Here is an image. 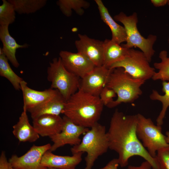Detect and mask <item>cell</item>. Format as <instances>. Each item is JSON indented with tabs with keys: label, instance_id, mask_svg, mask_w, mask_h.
Returning a JSON list of instances; mask_svg holds the SVG:
<instances>
[{
	"label": "cell",
	"instance_id": "obj_38",
	"mask_svg": "<svg viewBox=\"0 0 169 169\" xmlns=\"http://www.w3.org/2000/svg\"></svg>",
	"mask_w": 169,
	"mask_h": 169
},
{
	"label": "cell",
	"instance_id": "obj_16",
	"mask_svg": "<svg viewBox=\"0 0 169 169\" xmlns=\"http://www.w3.org/2000/svg\"><path fill=\"white\" fill-rule=\"evenodd\" d=\"M63 124L60 115H43L33 119V125L38 134L42 137L54 135L61 131Z\"/></svg>",
	"mask_w": 169,
	"mask_h": 169
},
{
	"label": "cell",
	"instance_id": "obj_10",
	"mask_svg": "<svg viewBox=\"0 0 169 169\" xmlns=\"http://www.w3.org/2000/svg\"><path fill=\"white\" fill-rule=\"evenodd\" d=\"M51 146L49 143L40 146L34 145L22 156L13 155L8 161L14 169H48L41 162L43 155Z\"/></svg>",
	"mask_w": 169,
	"mask_h": 169
},
{
	"label": "cell",
	"instance_id": "obj_5",
	"mask_svg": "<svg viewBox=\"0 0 169 169\" xmlns=\"http://www.w3.org/2000/svg\"><path fill=\"white\" fill-rule=\"evenodd\" d=\"M114 18L115 21L123 24L126 31V43L121 46L128 49L134 47L138 48L150 62L155 52L153 46L156 40V36L150 34L147 38H145L141 35L137 27L138 19L136 13L127 16L123 12H121L115 15Z\"/></svg>",
	"mask_w": 169,
	"mask_h": 169
},
{
	"label": "cell",
	"instance_id": "obj_11",
	"mask_svg": "<svg viewBox=\"0 0 169 169\" xmlns=\"http://www.w3.org/2000/svg\"><path fill=\"white\" fill-rule=\"evenodd\" d=\"M112 69L103 65L95 66L80 80L79 89L93 95L99 96L106 85Z\"/></svg>",
	"mask_w": 169,
	"mask_h": 169
},
{
	"label": "cell",
	"instance_id": "obj_8",
	"mask_svg": "<svg viewBox=\"0 0 169 169\" xmlns=\"http://www.w3.org/2000/svg\"><path fill=\"white\" fill-rule=\"evenodd\" d=\"M146 57L141 51L129 49L128 53L123 59L112 64L109 69L123 68L133 78L145 81L152 77L155 73Z\"/></svg>",
	"mask_w": 169,
	"mask_h": 169
},
{
	"label": "cell",
	"instance_id": "obj_30",
	"mask_svg": "<svg viewBox=\"0 0 169 169\" xmlns=\"http://www.w3.org/2000/svg\"><path fill=\"white\" fill-rule=\"evenodd\" d=\"M11 164L7 160L5 152H2L0 156V169H13Z\"/></svg>",
	"mask_w": 169,
	"mask_h": 169
},
{
	"label": "cell",
	"instance_id": "obj_15",
	"mask_svg": "<svg viewBox=\"0 0 169 169\" xmlns=\"http://www.w3.org/2000/svg\"><path fill=\"white\" fill-rule=\"evenodd\" d=\"M23 98V109L27 111L36 106L49 99L59 93L57 90L51 88L43 91L30 88L23 80L21 84Z\"/></svg>",
	"mask_w": 169,
	"mask_h": 169
},
{
	"label": "cell",
	"instance_id": "obj_28",
	"mask_svg": "<svg viewBox=\"0 0 169 169\" xmlns=\"http://www.w3.org/2000/svg\"><path fill=\"white\" fill-rule=\"evenodd\" d=\"M156 158L160 169H169V146L160 149Z\"/></svg>",
	"mask_w": 169,
	"mask_h": 169
},
{
	"label": "cell",
	"instance_id": "obj_2",
	"mask_svg": "<svg viewBox=\"0 0 169 169\" xmlns=\"http://www.w3.org/2000/svg\"><path fill=\"white\" fill-rule=\"evenodd\" d=\"M104 106L99 96L79 89L66 101L62 114L75 124L90 128L99 120Z\"/></svg>",
	"mask_w": 169,
	"mask_h": 169
},
{
	"label": "cell",
	"instance_id": "obj_37",
	"mask_svg": "<svg viewBox=\"0 0 169 169\" xmlns=\"http://www.w3.org/2000/svg\"><path fill=\"white\" fill-rule=\"evenodd\" d=\"M168 43H169V38L168 39Z\"/></svg>",
	"mask_w": 169,
	"mask_h": 169
},
{
	"label": "cell",
	"instance_id": "obj_29",
	"mask_svg": "<svg viewBox=\"0 0 169 169\" xmlns=\"http://www.w3.org/2000/svg\"><path fill=\"white\" fill-rule=\"evenodd\" d=\"M116 95V94L113 90L105 86L101 91L99 96L104 105L107 106L114 100L113 98Z\"/></svg>",
	"mask_w": 169,
	"mask_h": 169
},
{
	"label": "cell",
	"instance_id": "obj_21",
	"mask_svg": "<svg viewBox=\"0 0 169 169\" xmlns=\"http://www.w3.org/2000/svg\"><path fill=\"white\" fill-rule=\"evenodd\" d=\"M104 42V60L103 65L109 69L113 64L125 58L129 49L123 47L111 39H105Z\"/></svg>",
	"mask_w": 169,
	"mask_h": 169
},
{
	"label": "cell",
	"instance_id": "obj_6",
	"mask_svg": "<svg viewBox=\"0 0 169 169\" xmlns=\"http://www.w3.org/2000/svg\"><path fill=\"white\" fill-rule=\"evenodd\" d=\"M47 73L50 88L57 90L66 101L79 89L80 78L66 69L59 57L50 62Z\"/></svg>",
	"mask_w": 169,
	"mask_h": 169
},
{
	"label": "cell",
	"instance_id": "obj_3",
	"mask_svg": "<svg viewBox=\"0 0 169 169\" xmlns=\"http://www.w3.org/2000/svg\"><path fill=\"white\" fill-rule=\"evenodd\" d=\"M145 82L133 78L122 68L112 69L106 86L113 90L117 97L107 107L113 108L122 103L134 102L142 94L141 87Z\"/></svg>",
	"mask_w": 169,
	"mask_h": 169
},
{
	"label": "cell",
	"instance_id": "obj_17",
	"mask_svg": "<svg viewBox=\"0 0 169 169\" xmlns=\"http://www.w3.org/2000/svg\"><path fill=\"white\" fill-rule=\"evenodd\" d=\"M66 101L59 93L28 110L32 119L46 115H59L64 108Z\"/></svg>",
	"mask_w": 169,
	"mask_h": 169
},
{
	"label": "cell",
	"instance_id": "obj_9",
	"mask_svg": "<svg viewBox=\"0 0 169 169\" xmlns=\"http://www.w3.org/2000/svg\"><path fill=\"white\" fill-rule=\"evenodd\" d=\"M63 119V126L60 132L49 137L53 143L49 150L51 152L67 144L73 146L78 145L81 141L80 136L89 130V128L75 124L64 115Z\"/></svg>",
	"mask_w": 169,
	"mask_h": 169
},
{
	"label": "cell",
	"instance_id": "obj_32",
	"mask_svg": "<svg viewBox=\"0 0 169 169\" xmlns=\"http://www.w3.org/2000/svg\"><path fill=\"white\" fill-rule=\"evenodd\" d=\"M126 169H152V168L151 164L146 161L142 162L139 166L129 165Z\"/></svg>",
	"mask_w": 169,
	"mask_h": 169
},
{
	"label": "cell",
	"instance_id": "obj_4",
	"mask_svg": "<svg viewBox=\"0 0 169 169\" xmlns=\"http://www.w3.org/2000/svg\"><path fill=\"white\" fill-rule=\"evenodd\" d=\"M109 149V140L105 126L98 122L84 135L81 142L71 148L72 154L79 152H86L84 169H92L99 156Z\"/></svg>",
	"mask_w": 169,
	"mask_h": 169
},
{
	"label": "cell",
	"instance_id": "obj_14",
	"mask_svg": "<svg viewBox=\"0 0 169 169\" xmlns=\"http://www.w3.org/2000/svg\"><path fill=\"white\" fill-rule=\"evenodd\" d=\"M83 153L79 152L73 154L71 156H62L54 154L49 150L43 155L41 163L48 168L75 169L82 161Z\"/></svg>",
	"mask_w": 169,
	"mask_h": 169
},
{
	"label": "cell",
	"instance_id": "obj_33",
	"mask_svg": "<svg viewBox=\"0 0 169 169\" xmlns=\"http://www.w3.org/2000/svg\"><path fill=\"white\" fill-rule=\"evenodd\" d=\"M168 0H151V2L156 7L163 6L167 4Z\"/></svg>",
	"mask_w": 169,
	"mask_h": 169
},
{
	"label": "cell",
	"instance_id": "obj_18",
	"mask_svg": "<svg viewBox=\"0 0 169 169\" xmlns=\"http://www.w3.org/2000/svg\"><path fill=\"white\" fill-rule=\"evenodd\" d=\"M8 26H0V39L3 45L1 48L4 55L8 59L12 65L15 68L19 66L17 60L16 53L17 49L19 48H25L28 47L29 45L26 44L20 45L10 34L8 30Z\"/></svg>",
	"mask_w": 169,
	"mask_h": 169
},
{
	"label": "cell",
	"instance_id": "obj_12",
	"mask_svg": "<svg viewBox=\"0 0 169 169\" xmlns=\"http://www.w3.org/2000/svg\"><path fill=\"white\" fill-rule=\"evenodd\" d=\"M59 57L66 69L81 79L91 71L95 66L87 57L77 52L62 50Z\"/></svg>",
	"mask_w": 169,
	"mask_h": 169
},
{
	"label": "cell",
	"instance_id": "obj_1",
	"mask_svg": "<svg viewBox=\"0 0 169 169\" xmlns=\"http://www.w3.org/2000/svg\"><path fill=\"white\" fill-rule=\"evenodd\" d=\"M137 122V114L125 115L116 110L111 118L107 132L109 149L118 154L121 167L127 166L131 157L139 156L148 162L152 169H160L156 158L150 155L138 138Z\"/></svg>",
	"mask_w": 169,
	"mask_h": 169
},
{
	"label": "cell",
	"instance_id": "obj_22",
	"mask_svg": "<svg viewBox=\"0 0 169 169\" xmlns=\"http://www.w3.org/2000/svg\"><path fill=\"white\" fill-rule=\"evenodd\" d=\"M8 60L0 48V75L7 79L14 89L21 90V84L24 80L16 74L11 68Z\"/></svg>",
	"mask_w": 169,
	"mask_h": 169
},
{
	"label": "cell",
	"instance_id": "obj_25",
	"mask_svg": "<svg viewBox=\"0 0 169 169\" xmlns=\"http://www.w3.org/2000/svg\"><path fill=\"white\" fill-rule=\"evenodd\" d=\"M57 4L62 13L68 17L71 16L72 10L79 15H82L84 12V9L90 6V3L84 0H59Z\"/></svg>",
	"mask_w": 169,
	"mask_h": 169
},
{
	"label": "cell",
	"instance_id": "obj_27",
	"mask_svg": "<svg viewBox=\"0 0 169 169\" xmlns=\"http://www.w3.org/2000/svg\"><path fill=\"white\" fill-rule=\"evenodd\" d=\"M2 2L0 6V25L9 26L15 21L16 12L13 5L8 0Z\"/></svg>",
	"mask_w": 169,
	"mask_h": 169
},
{
	"label": "cell",
	"instance_id": "obj_36",
	"mask_svg": "<svg viewBox=\"0 0 169 169\" xmlns=\"http://www.w3.org/2000/svg\"><path fill=\"white\" fill-rule=\"evenodd\" d=\"M167 4L169 6V0H168Z\"/></svg>",
	"mask_w": 169,
	"mask_h": 169
},
{
	"label": "cell",
	"instance_id": "obj_31",
	"mask_svg": "<svg viewBox=\"0 0 169 169\" xmlns=\"http://www.w3.org/2000/svg\"><path fill=\"white\" fill-rule=\"evenodd\" d=\"M119 165L118 158H114L109 161L104 167L99 169H118Z\"/></svg>",
	"mask_w": 169,
	"mask_h": 169
},
{
	"label": "cell",
	"instance_id": "obj_13",
	"mask_svg": "<svg viewBox=\"0 0 169 169\" xmlns=\"http://www.w3.org/2000/svg\"><path fill=\"white\" fill-rule=\"evenodd\" d=\"M75 44L78 52L85 56L95 66L103 65L104 42L91 38L85 34H78Z\"/></svg>",
	"mask_w": 169,
	"mask_h": 169
},
{
	"label": "cell",
	"instance_id": "obj_34",
	"mask_svg": "<svg viewBox=\"0 0 169 169\" xmlns=\"http://www.w3.org/2000/svg\"><path fill=\"white\" fill-rule=\"evenodd\" d=\"M165 139L167 144H169V131H167L166 133Z\"/></svg>",
	"mask_w": 169,
	"mask_h": 169
},
{
	"label": "cell",
	"instance_id": "obj_26",
	"mask_svg": "<svg viewBox=\"0 0 169 169\" xmlns=\"http://www.w3.org/2000/svg\"><path fill=\"white\" fill-rule=\"evenodd\" d=\"M159 57L161 62L154 64V68L158 71L156 72L152 79L154 80H161L169 82V57L167 56V52L165 50L161 51L159 54Z\"/></svg>",
	"mask_w": 169,
	"mask_h": 169
},
{
	"label": "cell",
	"instance_id": "obj_23",
	"mask_svg": "<svg viewBox=\"0 0 169 169\" xmlns=\"http://www.w3.org/2000/svg\"><path fill=\"white\" fill-rule=\"evenodd\" d=\"M19 14H28L36 12L46 4V0H8Z\"/></svg>",
	"mask_w": 169,
	"mask_h": 169
},
{
	"label": "cell",
	"instance_id": "obj_24",
	"mask_svg": "<svg viewBox=\"0 0 169 169\" xmlns=\"http://www.w3.org/2000/svg\"><path fill=\"white\" fill-rule=\"evenodd\" d=\"M162 90L164 95H161L156 90H153L150 96V99L160 101L162 105V109L156 119V125L161 126L166 112L169 106V82L164 81L162 83Z\"/></svg>",
	"mask_w": 169,
	"mask_h": 169
},
{
	"label": "cell",
	"instance_id": "obj_19",
	"mask_svg": "<svg viewBox=\"0 0 169 169\" xmlns=\"http://www.w3.org/2000/svg\"><path fill=\"white\" fill-rule=\"evenodd\" d=\"M27 112L23 109L18 121L13 127V133L20 142L32 143L36 141L39 135L30 123Z\"/></svg>",
	"mask_w": 169,
	"mask_h": 169
},
{
	"label": "cell",
	"instance_id": "obj_20",
	"mask_svg": "<svg viewBox=\"0 0 169 169\" xmlns=\"http://www.w3.org/2000/svg\"><path fill=\"white\" fill-rule=\"evenodd\" d=\"M95 1L97 5L101 19L111 30V39L119 44L126 42V34L124 27L118 24L112 18L101 0H95Z\"/></svg>",
	"mask_w": 169,
	"mask_h": 169
},
{
	"label": "cell",
	"instance_id": "obj_35",
	"mask_svg": "<svg viewBox=\"0 0 169 169\" xmlns=\"http://www.w3.org/2000/svg\"><path fill=\"white\" fill-rule=\"evenodd\" d=\"M48 169H56L52 168H48Z\"/></svg>",
	"mask_w": 169,
	"mask_h": 169
},
{
	"label": "cell",
	"instance_id": "obj_7",
	"mask_svg": "<svg viewBox=\"0 0 169 169\" xmlns=\"http://www.w3.org/2000/svg\"><path fill=\"white\" fill-rule=\"evenodd\" d=\"M136 133L139 139L150 155L156 158L157 152L169 146L162 132L161 126L155 125L151 119L137 114Z\"/></svg>",
	"mask_w": 169,
	"mask_h": 169
}]
</instances>
